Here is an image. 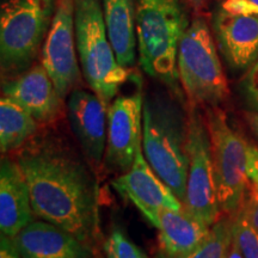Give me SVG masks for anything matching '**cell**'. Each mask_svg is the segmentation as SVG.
<instances>
[{
  "mask_svg": "<svg viewBox=\"0 0 258 258\" xmlns=\"http://www.w3.org/2000/svg\"><path fill=\"white\" fill-rule=\"evenodd\" d=\"M103 249L106 258H148L121 230H114L109 234Z\"/></svg>",
  "mask_w": 258,
  "mask_h": 258,
  "instance_id": "22",
  "label": "cell"
},
{
  "mask_svg": "<svg viewBox=\"0 0 258 258\" xmlns=\"http://www.w3.org/2000/svg\"><path fill=\"white\" fill-rule=\"evenodd\" d=\"M211 227L184 207L161 209L156 226L161 257L178 258L189 253L208 237Z\"/></svg>",
  "mask_w": 258,
  "mask_h": 258,
  "instance_id": "17",
  "label": "cell"
},
{
  "mask_svg": "<svg viewBox=\"0 0 258 258\" xmlns=\"http://www.w3.org/2000/svg\"><path fill=\"white\" fill-rule=\"evenodd\" d=\"M177 72L189 108L219 106L230 97L217 47L203 18L194 19L180 40Z\"/></svg>",
  "mask_w": 258,
  "mask_h": 258,
  "instance_id": "5",
  "label": "cell"
},
{
  "mask_svg": "<svg viewBox=\"0 0 258 258\" xmlns=\"http://www.w3.org/2000/svg\"><path fill=\"white\" fill-rule=\"evenodd\" d=\"M213 169L222 214L234 215L243 205L250 185L247 177L249 144L230 124L219 106L206 108Z\"/></svg>",
  "mask_w": 258,
  "mask_h": 258,
  "instance_id": "7",
  "label": "cell"
},
{
  "mask_svg": "<svg viewBox=\"0 0 258 258\" xmlns=\"http://www.w3.org/2000/svg\"><path fill=\"white\" fill-rule=\"evenodd\" d=\"M38 122L22 105L3 96L0 99V151L3 154L22 148L35 137Z\"/></svg>",
  "mask_w": 258,
  "mask_h": 258,
  "instance_id": "19",
  "label": "cell"
},
{
  "mask_svg": "<svg viewBox=\"0 0 258 258\" xmlns=\"http://www.w3.org/2000/svg\"><path fill=\"white\" fill-rule=\"evenodd\" d=\"M245 118H246L247 124H249L252 133L256 135V138L258 139V111L246 112V114H245Z\"/></svg>",
  "mask_w": 258,
  "mask_h": 258,
  "instance_id": "28",
  "label": "cell"
},
{
  "mask_svg": "<svg viewBox=\"0 0 258 258\" xmlns=\"http://www.w3.org/2000/svg\"><path fill=\"white\" fill-rule=\"evenodd\" d=\"M0 258H23L14 239L5 234L0 237Z\"/></svg>",
  "mask_w": 258,
  "mask_h": 258,
  "instance_id": "27",
  "label": "cell"
},
{
  "mask_svg": "<svg viewBox=\"0 0 258 258\" xmlns=\"http://www.w3.org/2000/svg\"><path fill=\"white\" fill-rule=\"evenodd\" d=\"M67 115L71 129L88 160L99 167L104 163L108 109L95 92L74 89L69 95Z\"/></svg>",
  "mask_w": 258,
  "mask_h": 258,
  "instance_id": "12",
  "label": "cell"
},
{
  "mask_svg": "<svg viewBox=\"0 0 258 258\" xmlns=\"http://www.w3.org/2000/svg\"><path fill=\"white\" fill-rule=\"evenodd\" d=\"M247 177L251 184L258 189V148L251 145L247 151Z\"/></svg>",
  "mask_w": 258,
  "mask_h": 258,
  "instance_id": "26",
  "label": "cell"
},
{
  "mask_svg": "<svg viewBox=\"0 0 258 258\" xmlns=\"http://www.w3.org/2000/svg\"><path fill=\"white\" fill-rule=\"evenodd\" d=\"M226 258H244L237 241L234 240V238L232 239V243L230 245V249L227 251V254H226Z\"/></svg>",
  "mask_w": 258,
  "mask_h": 258,
  "instance_id": "29",
  "label": "cell"
},
{
  "mask_svg": "<svg viewBox=\"0 0 258 258\" xmlns=\"http://www.w3.org/2000/svg\"><path fill=\"white\" fill-rule=\"evenodd\" d=\"M189 117L169 99L144 101L143 152L154 172L184 202L188 177Z\"/></svg>",
  "mask_w": 258,
  "mask_h": 258,
  "instance_id": "2",
  "label": "cell"
},
{
  "mask_svg": "<svg viewBox=\"0 0 258 258\" xmlns=\"http://www.w3.org/2000/svg\"><path fill=\"white\" fill-rule=\"evenodd\" d=\"M23 258H91V247L48 221H32L12 238Z\"/></svg>",
  "mask_w": 258,
  "mask_h": 258,
  "instance_id": "16",
  "label": "cell"
},
{
  "mask_svg": "<svg viewBox=\"0 0 258 258\" xmlns=\"http://www.w3.org/2000/svg\"><path fill=\"white\" fill-rule=\"evenodd\" d=\"M222 9L233 14L258 17V0H226L222 4Z\"/></svg>",
  "mask_w": 258,
  "mask_h": 258,
  "instance_id": "25",
  "label": "cell"
},
{
  "mask_svg": "<svg viewBox=\"0 0 258 258\" xmlns=\"http://www.w3.org/2000/svg\"><path fill=\"white\" fill-rule=\"evenodd\" d=\"M74 41V0H56L55 14L42 47V64L62 99L80 80Z\"/></svg>",
  "mask_w": 258,
  "mask_h": 258,
  "instance_id": "10",
  "label": "cell"
},
{
  "mask_svg": "<svg viewBox=\"0 0 258 258\" xmlns=\"http://www.w3.org/2000/svg\"><path fill=\"white\" fill-rule=\"evenodd\" d=\"M56 0H8L0 8L3 72L17 73L32 62L46 40Z\"/></svg>",
  "mask_w": 258,
  "mask_h": 258,
  "instance_id": "6",
  "label": "cell"
},
{
  "mask_svg": "<svg viewBox=\"0 0 258 258\" xmlns=\"http://www.w3.org/2000/svg\"><path fill=\"white\" fill-rule=\"evenodd\" d=\"M233 238L244 258H258V231L240 211L233 215Z\"/></svg>",
  "mask_w": 258,
  "mask_h": 258,
  "instance_id": "21",
  "label": "cell"
},
{
  "mask_svg": "<svg viewBox=\"0 0 258 258\" xmlns=\"http://www.w3.org/2000/svg\"><path fill=\"white\" fill-rule=\"evenodd\" d=\"M239 211L245 215L247 221L258 231V189L251 183Z\"/></svg>",
  "mask_w": 258,
  "mask_h": 258,
  "instance_id": "24",
  "label": "cell"
},
{
  "mask_svg": "<svg viewBox=\"0 0 258 258\" xmlns=\"http://www.w3.org/2000/svg\"><path fill=\"white\" fill-rule=\"evenodd\" d=\"M245 98L254 111H258V59L251 64L243 80Z\"/></svg>",
  "mask_w": 258,
  "mask_h": 258,
  "instance_id": "23",
  "label": "cell"
},
{
  "mask_svg": "<svg viewBox=\"0 0 258 258\" xmlns=\"http://www.w3.org/2000/svg\"><path fill=\"white\" fill-rule=\"evenodd\" d=\"M222 55L231 67L245 70L258 59V17L220 9L213 21Z\"/></svg>",
  "mask_w": 258,
  "mask_h": 258,
  "instance_id": "14",
  "label": "cell"
},
{
  "mask_svg": "<svg viewBox=\"0 0 258 258\" xmlns=\"http://www.w3.org/2000/svg\"><path fill=\"white\" fill-rule=\"evenodd\" d=\"M189 19L178 0H138L137 41L143 70L153 78L176 85L177 56Z\"/></svg>",
  "mask_w": 258,
  "mask_h": 258,
  "instance_id": "3",
  "label": "cell"
},
{
  "mask_svg": "<svg viewBox=\"0 0 258 258\" xmlns=\"http://www.w3.org/2000/svg\"><path fill=\"white\" fill-rule=\"evenodd\" d=\"M102 8L116 59L125 69L133 66L137 50L134 0H102Z\"/></svg>",
  "mask_w": 258,
  "mask_h": 258,
  "instance_id": "18",
  "label": "cell"
},
{
  "mask_svg": "<svg viewBox=\"0 0 258 258\" xmlns=\"http://www.w3.org/2000/svg\"><path fill=\"white\" fill-rule=\"evenodd\" d=\"M74 27L84 78L108 109L129 73L116 59L101 0H74Z\"/></svg>",
  "mask_w": 258,
  "mask_h": 258,
  "instance_id": "4",
  "label": "cell"
},
{
  "mask_svg": "<svg viewBox=\"0 0 258 258\" xmlns=\"http://www.w3.org/2000/svg\"><path fill=\"white\" fill-rule=\"evenodd\" d=\"M15 159L27 178L35 217L91 247L99 232V188L91 166L55 135L32 138Z\"/></svg>",
  "mask_w": 258,
  "mask_h": 258,
  "instance_id": "1",
  "label": "cell"
},
{
  "mask_svg": "<svg viewBox=\"0 0 258 258\" xmlns=\"http://www.w3.org/2000/svg\"><path fill=\"white\" fill-rule=\"evenodd\" d=\"M111 185L133 203L154 227L161 209L184 207L172 189L154 172L144 156L143 148L138 152L131 169L112 179Z\"/></svg>",
  "mask_w": 258,
  "mask_h": 258,
  "instance_id": "11",
  "label": "cell"
},
{
  "mask_svg": "<svg viewBox=\"0 0 258 258\" xmlns=\"http://www.w3.org/2000/svg\"><path fill=\"white\" fill-rule=\"evenodd\" d=\"M3 96L23 106L40 124L51 123L61 112L62 98L42 63L3 84Z\"/></svg>",
  "mask_w": 258,
  "mask_h": 258,
  "instance_id": "13",
  "label": "cell"
},
{
  "mask_svg": "<svg viewBox=\"0 0 258 258\" xmlns=\"http://www.w3.org/2000/svg\"><path fill=\"white\" fill-rule=\"evenodd\" d=\"M233 239V215L222 214L196 249L178 258H226ZM163 258V257H160Z\"/></svg>",
  "mask_w": 258,
  "mask_h": 258,
  "instance_id": "20",
  "label": "cell"
},
{
  "mask_svg": "<svg viewBox=\"0 0 258 258\" xmlns=\"http://www.w3.org/2000/svg\"><path fill=\"white\" fill-rule=\"evenodd\" d=\"M29 185L23 171L14 158L3 157L0 163V231L15 238L34 221Z\"/></svg>",
  "mask_w": 258,
  "mask_h": 258,
  "instance_id": "15",
  "label": "cell"
},
{
  "mask_svg": "<svg viewBox=\"0 0 258 258\" xmlns=\"http://www.w3.org/2000/svg\"><path fill=\"white\" fill-rule=\"evenodd\" d=\"M185 3L189 6H191L192 9L198 10V9L201 8L203 4H205V0H185Z\"/></svg>",
  "mask_w": 258,
  "mask_h": 258,
  "instance_id": "30",
  "label": "cell"
},
{
  "mask_svg": "<svg viewBox=\"0 0 258 258\" xmlns=\"http://www.w3.org/2000/svg\"><path fill=\"white\" fill-rule=\"evenodd\" d=\"M188 117L189 165L183 205L194 217L213 226L221 218L222 213L215 185L207 124L198 108H189Z\"/></svg>",
  "mask_w": 258,
  "mask_h": 258,
  "instance_id": "8",
  "label": "cell"
},
{
  "mask_svg": "<svg viewBox=\"0 0 258 258\" xmlns=\"http://www.w3.org/2000/svg\"><path fill=\"white\" fill-rule=\"evenodd\" d=\"M144 98L141 91L116 97L108 108L104 166L111 172H127L143 148Z\"/></svg>",
  "mask_w": 258,
  "mask_h": 258,
  "instance_id": "9",
  "label": "cell"
}]
</instances>
